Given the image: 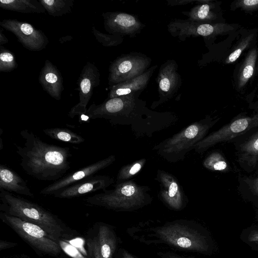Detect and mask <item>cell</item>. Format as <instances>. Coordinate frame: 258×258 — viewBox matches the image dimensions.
<instances>
[{
  "mask_svg": "<svg viewBox=\"0 0 258 258\" xmlns=\"http://www.w3.org/2000/svg\"><path fill=\"white\" fill-rule=\"evenodd\" d=\"M146 158H141L123 166L118 171L115 184L131 180L139 173L146 163Z\"/></svg>",
  "mask_w": 258,
  "mask_h": 258,
  "instance_id": "4316f807",
  "label": "cell"
},
{
  "mask_svg": "<svg viewBox=\"0 0 258 258\" xmlns=\"http://www.w3.org/2000/svg\"><path fill=\"white\" fill-rule=\"evenodd\" d=\"M92 33L97 41L105 46H116L120 44L122 39L120 36L115 35H108L103 33L92 27Z\"/></svg>",
  "mask_w": 258,
  "mask_h": 258,
  "instance_id": "f546056e",
  "label": "cell"
},
{
  "mask_svg": "<svg viewBox=\"0 0 258 258\" xmlns=\"http://www.w3.org/2000/svg\"><path fill=\"white\" fill-rule=\"evenodd\" d=\"M20 134L23 145H14L20 164L28 175L39 180L55 181L71 169L70 148L46 143L28 129Z\"/></svg>",
  "mask_w": 258,
  "mask_h": 258,
  "instance_id": "6da1fadb",
  "label": "cell"
},
{
  "mask_svg": "<svg viewBox=\"0 0 258 258\" xmlns=\"http://www.w3.org/2000/svg\"><path fill=\"white\" fill-rule=\"evenodd\" d=\"M0 26L13 33L23 47L29 50L41 51L49 42L44 33L30 23L8 19L0 22Z\"/></svg>",
  "mask_w": 258,
  "mask_h": 258,
  "instance_id": "9c48e42d",
  "label": "cell"
},
{
  "mask_svg": "<svg viewBox=\"0 0 258 258\" xmlns=\"http://www.w3.org/2000/svg\"><path fill=\"white\" fill-rule=\"evenodd\" d=\"M179 82L175 62L173 60L166 62L161 66L157 78L160 98L152 104V108H155L170 99L178 89Z\"/></svg>",
  "mask_w": 258,
  "mask_h": 258,
  "instance_id": "2e32d148",
  "label": "cell"
},
{
  "mask_svg": "<svg viewBox=\"0 0 258 258\" xmlns=\"http://www.w3.org/2000/svg\"><path fill=\"white\" fill-rule=\"evenodd\" d=\"M240 187L243 194H249L258 198V176L242 178Z\"/></svg>",
  "mask_w": 258,
  "mask_h": 258,
  "instance_id": "4dcf8cb0",
  "label": "cell"
},
{
  "mask_svg": "<svg viewBox=\"0 0 258 258\" xmlns=\"http://www.w3.org/2000/svg\"><path fill=\"white\" fill-rule=\"evenodd\" d=\"M1 209L4 213L39 226L56 241L63 234L57 218L38 205L8 191L0 190Z\"/></svg>",
  "mask_w": 258,
  "mask_h": 258,
  "instance_id": "277c9868",
  "label": "cell"
},
{
  "mask_svg": "<svg viewBox=\"0 0 258 258\" xmlns=\"http://www.w3.org/2000/svg\"><path fill=\"white\" fill-rule=\"evenodd\" d=\"M257 127L258 110L250 115H239L219 130L208 135L196 145L194 150L198 154H203L217 144L234 141Z\"/></svg>",
  "mask_w": 258,
  "mask_h": 258,
  "instance_id": "8992f818",
  "label": "cell"
},
{
  "mask_svg": "<svg viewBox=\"0 0 258 258\" xmlns=\"http://www.w3.org/2000/svg\"><path fill=\"white\" fill-rule=\"evenodd\" d=\"M159 258H192V257H185V256L177 255V254L173 253L167 252V253H163L162 254H160Z\"/></svg>",
  "mask_w": 258,
  "mask_h": 258,
  "instance_id": "d590c367",
  "label": "cell"
},
{
  "mask_svg": "<svg viewBox=\"0 0 258 258\" xmlns=\"http://www.w3.org/2000/svg\"><path fill=\"white\" fill-rule=\"evenodd\" d=\"M16 245V243L4 240L0 241V250H2L5 249L14 247Z\"/></svg>",
  "mask_w": 258,
  "mask_h": 258,
  "instance_id": "e575fe53",
  "label": "cell"
},
{
  "mask_svg": "<svg viewBox=\"0 0 258 258\" xmlns=\"http://www.w3.org/2000/svg\"><path fill=\"white\" fill-rule=\"evenodd\" d=\"M155 180L159 186L158 197L167 207L180 211L186 207L188 198L174 175L165 170L158 169Z\"/></svg>",
  "mask_w": 258,
  "mask_h": 258,
  "instance_id": "30bf717a",
  "label": "cell"
},
{
  "mask_svg": "<svg viewBox=\"0 0 258 258\" xmlns=\"http://www.w3.org/2000/svg\"><path fill=\"white\" fill-rule=\"evenodd\" d=\"M87 244L91 258H103L95 238L89 240Z\"/></svg>",
  "mask_w": 258,
  "mask_h": 258,
  "instance_id": "836d02e7",
  "label": "cell"
},
{
  "mask_svg": "<svg viewBox=\"0 0 258 258\" xmlns=\"http://www.w3.org/2000/svg\"><path fill=\"white\" fill-rule=\"evenodd\" d=\"M198 5L194 7L188 13L190 20L194 21L212 22L218 19V15L215 11V5L210 3Z\"/></svg>",
  "mask_w": 258,
  "mask_h": 258,
  "instance_id": "603a6c76",
  "label": "cell"
},
{
  "mask_svg": "<svg viewBox=\"0 0 258 258\" xmlns=\"http://www.w3.org/2000/svg\"><path fill=\"white\" fill-rule=\"evenodd\" d=\"M113 178L102 175H95L63 188L52 196L60 199H71L85 195L105 190L114 183Z\"/></svg>",
  "mask_w": 258,
  "mask_h": 258,
  "instance_id": "4fadbf2b",
  "label": "cell"
},
{
  "mask_svg": "<svg viewBox=\"0 0 258 258\" xmlns=\"http://www.w3.org/2000/svg\"><path fill=\"white\" fill-rule=\"evenodd\" d=\"M46 12L51 16L60 17L71 12L74 0H39Z\"/></svg>",
  "mask_w": 258,
  "mask_h": 258,
  "instance_id": "d4e9b609",
  "label": "cell"
},
{
  "mask_svg": "<svg viewBox=\"0 0 258 258\" xmlns=\"http://www.w3.org/2000/svg\"><path fill=\"white\" fill-rule=\"evenodd\" d=\"M102 16L105 29L112 35L132 36L139 32L143 26L136 17L126 13L106 12Z\"/></svg>",
  "mask_w": 258,
  "mask_h": 258,
  "instance_id": "5bb4252c",
  "label": "cell"
},
{
  "mask_svg": "<svg viewBox=\"0 0 258 258\" xmlns=\"http://www.w3.org/2000/svg\"><path fill=\"white\" fill-rule=\"evenodd\" d=\"M103 258H113L116 247V239L113 231L106 225H101L94 238Z\"/></svg>",
  "mask_w": 258,
  "mask_h": 258,
  "instance_id": "44dd1931",
  "label": "cell"
},
{
  "mask_svg": "<svg viewBox=\"0 0 258 258\" xmlns=\"http://www.w3.org/2000/svg\"><path fill=\"white\" fill-rule=\"evenodd\" d=\"M256 31H253L248 33L244 37H243L226 58L225 63L229 64L235 62L245 50L249 48L252 44H254V41L256 40Z\"/></svg>",
  "mask_w": 258,
  "mask_h": 258,
  "instance_id": "83f0119b",
  "label": "cell"
},
{
  "mask_svg": "<svg viewBox=\"0 0 258 258\" xmlns=\"http://www.w3.org/2000/svg\"><path fill=\"white\" fill-rule=\"evenodd\" d=\"M0 190L34 197L26 181L14 170L4 164L0 165Z\"/></svg>",
  "mask_w": 258,
  "mask_h": 258,
  "instance_id": "ac0fdd59",
  "label": "cell"
},
{
  "mask_svg": "<svg viewBox=\"0 0 258 258\" xmlns=\"http://www.w3.org/2000/svg\"><path fill=\"white\" fill-rule=\"evenodd\" d=\"M150 188L128 180L115 184L112 189L105 190L84 199L90 206L103 207L115 211H135L151 204Z\"/></svg>",
  "mask_w": 258,
  "mask_h": 258,
  "instance_id": "3957f363",
  "label": "cell"
},
{
  "mask_svg": "<svg viewBox=\"0 0 258 258\" xmlns=\"http://www.w3.org/2000/svg\"><path fill=\"white\" fill-rule=\"evenodd\" d=\"M59 242L61 248L72 256L74 258H84L73 246L64 241H59Z\"/></svg>",
  "mask_w": 258,
  "mask_h": 258,
  "instance_id": "d6a6232c",
  "label": "cell"
},
{
  "mask_svg": "<svg viewBox=\"0 0 258 258\" xmlns=\"http://www.w3.org/2000/svg\"><path fill=\"white\" fill-rule=\"evenodd\" d=\"M0 216L4 222L35 249L53 255H57L60 252V246L56 241L39 226L4 212H1Z\"/></svg>",
  "mask_w": 258,
  "mask_h": 258,
  "instance_id": "52a82bcc",
  "label": "cell"
},
{
  "mask_svg": "<svg viewBox=\"0 0 258 258\" xmlns=\"http://www.w3.org/2000/svg\"><path fill=\"white\" fill-rule=\"evenodd\" d=\"M155 68L153 67L132 79L110 86L108 98L135 94L138 91L143 90L147 86Z\"/></svg>",
  "mask_w": 258,
  "mask_h": 258,
  "instance_id": "ffe728a7",
  "label": "cell"
},
{
  "mask_svg": "<svg viewBox=\"0 0 258 258\" xmlns=\"http://www.w3.org/2000/svg\"><path fill=\"white\" fill-rule=\"evenodd\" d=\"M258 67V47L253 46L248 50L240 65L235 77L237 91H241L253 77Z\"/></svg>",
  "mask_w": 258,
  "mask_h": 258,
  "instance_id": "d6986e66",
  "label": "cell"
},
{
  "mask_svg": "<svg viewBox=\"0 0 258 258\" xmlns=\"http://www.w3.org/2000/svg\"><path fill=\"white\" fill-rule=\"evenodd\" d=\"M248 240L250 242H258V230L250 232L248 237Z\"/></svg>",
  "mask_w": 258,
  "mask_h": 258,
  "instance_id": "8d00e7d4",
  "label": "cell"
},
{
  "mask_svg": "<svg viewBox=\"0 0 258 258\" xmlns=\"http://www.w3.org/2000/svg\"><path fill=\"white\" fill-rule=\"evenodd\" d=\"M203 166L211 171L227 172L230 166L224 156L218 151H214L209 154L203 162Z\"/></svg>",
  "mask_w": 258,
  "mask_h": 258,
  "instance_id": "484cf974",
  "label": "cell"
},
{
  "mask_svg": "<svg viewBox=\"0 0 258 258\" xmlns=\"http://www.w3.org/2000/svg\"><path fill=\"white\" fill-rule=\"evenodd\" d=\"M0 7L4 10L25 14L46 13L43 6L37 0H1Z\"/></svg>",
  "mask_w": 258,
  "mask_h": 258,
  "instance_id": "7402d4cb",
  "label": "cell"
},
{
  "mask_svg": "<svg viewBox=\"0 0 258 258\" xmlns=\"http://www.w3.org/2000/svg\"><path fill=\"white\" fill-rule=\"evenodd\" d=\"M2 28L0 29V45H3V44H5L7 43L9 41L8 38L6 37V36L3 34Z\"/></svg>",
  "mask_w": 258,
  "mask_h": 258,
  "instance_id": "74e56055",
  "label": "cell"
},
{
  "mask_svg": "<svg viewBox=\"0 0 258 258\" xmlns=\"http://www.w3.org/2000/svg\"><path fill=\"white\" fill-rule=\"evenodd\" d=\"M122 258H135L128 251L123 250L122 252Z\"/></svg>",
  "mask_w": 258,
  "mask_h": 258,
  "instance_id": "f35d334b",
  "label": "cell"
},
{
  "mask_svg": "<svg viewBox=\"0 0 258 258\" xmlns=\"http://www.w3.org/2000/svg\"><path fill=\"white\" fill-rule=\"evenodd\" d=\"M149 64L148 58L138 55L128 54L118 57L109 67V85L111 86L141 75Z\"/></svg>",
  "mask_w": 258,
  "mask_h": 258,
  "instance_id": "ba28073f",
  "label": "cell"
},
{
  "mask_svg": "<svg viewBox=\"0 0 258 258\" xmlns=\"http://www.w3.org/2000/svg\"><path fill=\"white\" fill-rule=\"evenodd\" d=\"M255 243L258 244V242H256Z\"/></svg>",
  "mask_w": 258,
  "mask_h": 258,
  "instance_id": "ab89813d",
  "label": "cell"
},
{
  "mask_svg": "<svg viewBox=\"0 0 258 258\" xmlns=\"http://www.w3.org/2000/svg\"><path fill=\"white\" fill-rule=\"evenodd\" d=\"M100 77L99 71L95 65L91 62H87L78 80L79 101L69 112L71 118H73L76 115L80 116L85 113L93 91L100 84Z\"/></svg>",
  "mask_w": 258,
  "mask_h": 258,
  "instance_id": "8fae6325",
  "label": "cell"
},
{
  "mask_svg": "<svg viewBox=\"0 0 258 258\" xmlns=\"http://www.w3.org/2000/svg\"><path fill=\"white\" fill-rule=\"evenodd\" d=\"M250 132L236 145L237 162L247 172L258 170V127Z\"/></svg>",
  "mask_w": 258,
  "mask_h": 258,
  "instance_id": "9a60e30c",
  "label": "cell"
},
{
  "mask_svg": "<svg viewBox=\"0 0 258 258\" xmlns=\"http://www.w3.org/2000/svg\"><path fill=\"white\" fill-rule=\"evenodd\" d=\"M257 171V173H258V170Z\"/></svg>",
  "mask_w": 258,
  "mask_h": 258,
  "instance_id": "60d3db41",
  "label": "cell"
},
{
  "mask_svg": "<svg viewBox=\"0 0 258 258\" xmlns=\"http://www.w3.org/2000/svg\"><path fill=\"white\" fill-rule=\"evenodd\" d=\"M43 133L52 139L68 143L80 144L85 141L81 135L66 128H47L43 130Z\"/></svg>",
  "mask_w": 258,
  "mask_h": 258,
  "instance_id": "cb8c5ba5",
  "label": "cell"
},
{
  "mask_svg": "<svg viewBox=\"0 0 258 258\" xmlns=\"http://www.w3.org/2000/svg\"><path fill=\"white\" fill-rule=\"evenodd\" d=\"M115 160V156L111 155L80 168L44 187L40 190V194L52 196L55 192L63 188L96 175L101 170L113 164Z\"/></svg>",
  "mask_w": 258,
  "mask_h": 258,
  "instance_id": "7c38bea8",
  "label": "cell"
},
{
  "mask_svg": "<svg viewBox=\"0 0 258 258\" xmlns=\"http://www.w3.org/2000/svg\"><path fill=\"white\" fill-rule=\"evenodd\" d=\"M18 67L14 54L9 50L0 46V72H10Z\"/></svg>",
  "mask_w": 258,
  "mask_h": 258,
  "instance_id": "f1b7e54d",
  "label": "cell"
},
{
  "mask_svg": "<svg viewBox=\"0 0 258 258\" xmlns=\"http://www.w3.org/2000/svg\"><path fill=\"white\" fill-rule=\"evenodd\" d=\"M39 82L51 97L56 100L61 99L64 89L63 79L57 67L47 59L41 69L38 78Z\"/></svg>",
  "mask_w": 258,
  "mask_h": 258,
  "instance_id": "e0dca14e",
  "label": "cell"
},
{
  "mask_svg": "<svg viewBox=\"0 0 258 258\" xmlns=\"http://www.w3.org/2000/svg\"><path fill=\"white\" fill-rule=\"evenodd\" d=\"M219 118L210 115L194 122L172 136L154 146L152 150L169 163L182 161L187 153L209 133Z\"/></svg>",
  "mask_w": 258,
  "mask_h": 258,
  "instance_id": "5b68a950",
  "label": "cell"
},
{
  "mask_svg": "<svg viewBox=\"0 0 258 258\" xmlns=\"http://www.w3.org/2000/svg\"><path fill=\"white\" fill-rule=\"evenodd\" d=\"M231 9L235 10L240 9L246 12H253L258 11V0H237L231 5Z\"/></svg>",
  "mask_w": 258,
  "mask_h": 258,
  "instance_id": "1f68e13d",
  "label": "cell"
},
{
  "mask_svg": "<svg viewBox=\"0 0 258 258\" xmlns=\"http://www.w3.org/2000/svg\"><path fill=\"white\" fill-rule=\"evenodd\" d=\"M148 235L155 242L176 248L199 253H207L209 244L207 236L200 226L192 220L178 219L161 226L152 227Z\"/></svg>",
  "mask_w": 258,
  "mask_h": 258,
  "instance_id": "7a4b0ae2",
  "label": "cell"
}]
</instances>
